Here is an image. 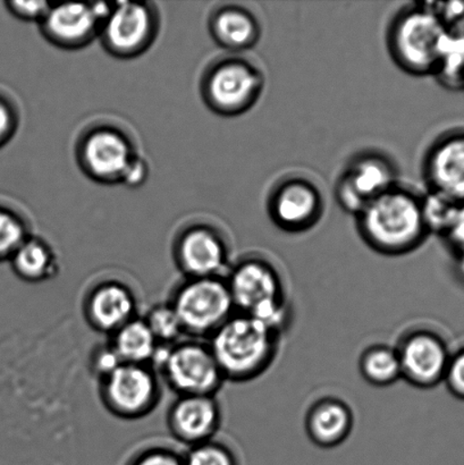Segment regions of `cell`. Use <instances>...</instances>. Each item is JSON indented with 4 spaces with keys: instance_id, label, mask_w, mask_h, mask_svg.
Wrapping results in <instances>:
<instances>
[{
    "instance_id": "cell-27",
    "label": "cell",
    "mask_w": 464,
    "mask_h": 465,
    "mask_svg": "<svg viewBox=\"0 0 464 465\" xmlns=\"http://www.w3.org/2000/svg\"><path fill=\"white\" fill-rule=\"evenodd\" d=\"M29 236L25 223L20 217L0 208V262H9Z\"/></svg>"
},
{
    "instance_id": "cell-21",
    "label": "cell",
    "mask_w": 464,
    "mask_h": 465,
    "mask_svg": "<svg viewBox=\"0 0 464 465\" xmlns=\"http://www.w3.org/2000/svg\"><path fill=\"white\" fill-rule=\"evenodd\" d=\"M9 263L14 275L27 284L52 282L61 272V262L53 246L47 241L31 235L9 259Z\"/></svg>"
},
{
    "instance_id": "cell-15",
    "label": "cell",
    "mask_w": 464,
    "mask_h": 465,
    "mask_svg": "<svg viewBox=\"0 0 464 465\" xmlns=\"http://www.w3.org/2000/svg\"><path fill=\"white\" fill-rule=\"evenodd\" d=\"M154 22L153 9L148 4L115 3L102 27L104 43L117 56H134L152 43Z\"/></svg>"
},
{
    "instance_id": "cell-32",
    "label": "cell",
    "mask_w": 464,
    "mask_h": 465,
    "mask_svg": "<svg viewBox=\"0 0 464 465\" xmlns=\"http://www.w3.org/2000/svg\"><path fill=\"white\" fill-rule=\"evenodd\" d=\"M444 237L459 253L464 252V203L459 204L456 217Z\"/></svg>"
},
{
    "instance_id": "cell-7",
    "label": "cell",
    "mask_w": 464,
    "mask_h": 465,
    "mask_svg": "<svg viewBox=\"0 0 464 465\" xmlns=\"http://www.w3.org/2000/svg\"><path fill=\"white\" fill-rule=\"evenodd\" d=\"M266 75L256 62L235 54L213 64L203 81V95L213 112L224 116L247 113L261 99Z\"/></svg>"
},
{
    "instance_id": "cell-8",
    "label": "cell",
    "mask_w": 464,
    "mask_h": 465,
    "mask_svg": "<svg viewBox=\"0 0 464 465\" xmlns=\"http://www.w3.org/2000/svg\"><path fill=\"white\" fill-rule=\"evenodd\" d=\"M81 312L90 330L106 337L143 314L135 286L116 275L89 282L82 295Z\"/></svg>"
},
{
    "instance_id": "cell-20",
    "label": "cell",
    "mask_w": 464,
    "mask_h": 465,
    "mask_svg": "<svg viewBox=\"0 0 464 465\" xmlns=\"http://www.w3.org/2000/svg\"><path fill=\"white\" fill-rule=\"evenodd\" d=\"M354 418L351 408L342 400L324 398L309 408L306 431L309 440L321 449L342 445L351 435Z\"/></svg>"
},
{
    "instance_id": "cell-26",
    "label": "cell",
    "mask_w": 464,
    "mask_h": 465,
    "mask_svg": "<svg viewBox=\"0 0 464 465\" xmlns=\"http://www.w3.org/2000/svg\"><path fill=\"white\" fill-rule=\"evenodd\" d=\"M183 459L184 465H240L234 450L217 437L185 449Z\"/></svg>"
},
{
    "instance_id": "cell-33",
    "label": "cell",
    "mask_w": 464,
    "mask_h": 465,
    "mask_svg": "<svg viewBox=\"0 0 464 465\" xmlns=\"http://www.w3.org/2000/svg\"><path fill=\"white\" fill-rule=\"evenodd\" d=\"M147 175V163H145L143 158L136 154V156L132 159L129 167L126 168L121 182L129 186H139L143 183Z\"/></svg>"
},
{
    "instance_id": "cell-31",
    "label": "cell",
    "mask_w": 464,
    "mask_h": 465,
    "mask_svg": "<svg viewBox=\"0 0 464 465\" xmlns=\"http://www.w3.org/2000/svg\"><path fill=\"white\" fill-rule=\"evenodd\" d=\"M444 381L454 395L464 399V351L449 359Z\"/></svg>"
},
{
    "instance_id": "cell-2",
    "label": "cell",
    "mask_w": 464,
    "mask_h": 465,
    "mask_svg": "<svg viewBox=\"0 0 464 465\" xmlns=\"http://www.w3.org/2000/svg\"><path fill=\"white\" fill-rule=\"evenodd\" d=\"M280 337L249 314L235 312L207 341L225 381L248 382L274 362Z\"/></svg>"
},
{
    "instance_id": "cell-5",
    "label": "cell",
    "mask_w": 464,
    "mask_h": 465,
    "mask_svg": "<svg viewBox=\"0 0 464 465\" xmlns=\"http://www.w3.org/2000/svg\"><path fill=\"white\" fill-rule=\"evenodd\" d=\"M153 367L176 396H217L225 382L207 341L185 337L171 346H161Z\"/></svg>"
},
{
    "instance_id": "cell-1",
    "label": "cell",
    "mask_w": 464,
    "mask_h": 465,
    "mask_svg": "<svg viewBox=\"0 0 464 465\" xmlns=\"http://www.w3.org/2000/svg\"><path fill=\"white\" fill-rule=\"evenodd\" d=\"M356 218L363 242L390 257L413 252L429 235L422 220L421 194L400 183L372 200Z\"/></svg>"
},
{
    "instance_id": "cell-17",
    "label": "cell",
    "mask_w": 464,
    "mask_h": 465,
    "mask_svg": "<svg viewBox=\"0 0 464 465\" xmlns=\"http://www.w3.org/2000/svg\"><path fill=\"white\" fill-rule=\"evenodd\" d=\"M136 156L126 136L111 127L90 132L81 144V163L94 180L121 182L132 159Z\"/></svg>"
},
{
    "instance_id": "cell-30",
    "label": "cell",
    "mask_w": 464,
    "mask_h": 465,
    "mask_svg": "<svg viewBox=\"0 0 464 465\" xmlns=\"http://www.w3.org/2000/svg\"><path fill=\"white\" fill-rule=\"evenodd\" d=\"M9 12L21 20L43 22L50 9L47 2H11L7 3Z\"/></svg>"
},
{
    "instance_id": "cell-25",
    "label": "cell",
    "mask_w": 464,
    "mask_h": 465,
    "mask_svg": "<svg viewBox=\"0 0 464 465\" xmlns=\"http://www.w3.org/2000/svg\"><path fill=\"white\" fill-rule=\"evenodd\" d=\"M459 204L445 195L429 191L421 194V213L429 234L444 236L451 227Z\"/></svg>"
},
{
    "instance_id": "cell-12",
    "label": "cell",
    "mask_w": 464,
    "mask_h": 465,
    "mask_svg": "<svg viewBox=\"0 0 464 465\" xmlns=\"http://www.w3.org/2000/svg\"><path fill=\"white\" fill-rule=\"evenodd\" d=\"M183 277H225L232 264L226 236L216 227L195 225L177 237L173 249Z\"/></svg>"
},
{
    "instance_id": "cell-35",
    "label": "cell",
    "mask_w": 464,
    "mask_h": 465,
    "mask_svg": "<svg viewBox=\"0 0 464 465\" xmlns=\"http://www.w3.org/2000/svg\"><path fill=\"white\" fill-rule=\"evenodd\" d=\"M458 271L459 273H460V275L464 278V252L459 253Z\"/></svg>"
},
{
    "instance_id": "cell-24",
    "label": "cell",
    "mask_w": 464,
    "mask_h": 465,
    "mask_svg": "<svg viewBox=\"0 0 464 465\" xmlns=\"http://www.w3.org/2000/svg\"><path fill=\"white\" fill-rule=\"evenodd\" d=\"M141 317L159 345L171 346L185 339L180 319L168 301L154 303Z\"/></svg>"
},
{
    "instance_id": "cell-3",
    "label": "cell",
    "mask_w": 464,
    "mask_h": 465,
    "mask_svg": "<svg viewBox=\"0 0 464 465\" xmlns=\"http://www.w3.org/2000/svg\"><path fill=\"white\" fill-rule=\"evenodd\" d=\"M447 35L429 3H412L390 20L386 43L402 71L415 76L434 75Z\"/></svg>"
},
{
    "instance_id": "cell-19",
    "label": "cell",
    "mask_w": 464,
    "mask_h": 465,
    "mask_svg": "<svg viewBox=\"0 0 464 465\" xmlns=\"http://www.w3.org/2000/svg\"><path fill=\"white\" fill-rule=\"evenodd\" d=\"M212 38L221 47L241 54L256 47L262 38L261 21L252 9L242 5H224L211 18Z\"/></svg>"
},
{
    "instance_id": "cell-10",
    "label": "cell",
    "mask_w": 464,
    "mask_h": 465,
    "mask_svg": "<svg viewBox=\"0 0 464 465\" xmlns=\"http://www.w3.org/2000/svg\"><path fill=\"white\" fill-rule=\"evenodd\" d=\"M325 198L320 185L306 175H288L277 182L267 200V212L280 230L307 232L321 222Z\"/></svg>"
},
{
    "instance_id": "cell-29",
    "label": "cell",
    "mask_w": 464,
    "mask_h": 465,
    "mask_svg": "<svg viewBox=\"0 0 464 465\" xmlns=\"http://www.w3.org/2000/svg\"><path fill=\"white\" fill-rule=\"evenodd\" d=\"M121 363L111 344L106 341L104 343L95 345L90 351L86 366H88L90 375L97 381L111 373Z\"/></svg>"
},
{
    "instance_id": "cell-23",
    "label": "cell",
    "mask_w": 464,
    "mask_h": 465,
    "mask_svg": "<svg viewBox=\"0 0 464 465\" xmlns=\"http://www.w3.org/2000/svg\"><path fill=\"white\" fill-rule=\"evenodd\" d=\"M359 369L368 384L388 387L402 380L398 351L388 345H372L363 351Z\"/></svg>"
},
{
    "instance_id": "cell-4",
    "label": "cell",
    "mask_w": 464,
    "mask_h": 465,
    "mask_svg": "<svg viewBox=\"0 0 464 465\" xmlns=\"http://www.w3.org/2000/svg\"><path fill=\"white\" fill-rule=\"evenodd\" d=\"M167 301L189 339L208 341L236 312L224 277H183Z\"/></svg>"
},
{
    "instance_id": "cell-16",
    "label": "cell",
    "mask_w": 464,
    "mask_h": 465,
    "mask_svg": "<svg viewBox=\"0 0 464 465\" xmlns=\"http://www.w3.org/2000/svg\"><path fill=\"white\" fill-rule=\"evenodd\" d=\"M424 176L429 191L464 203V130L439 136L427 152Z\"/></svg>"
},
{
    "instance_id": "cell-9",
    "label": "cell",
    "mask_w": 464,
    "mask_h": 465,
    "mask_svg": "<svg viewBox=\"0 0 464 465\" xmlns=\"http://www.w3.org/2000/svg\"><path fill=\"white\" fill-rule=\"evenodd\" d=\"M399 183V170L392 158L374 150L363 152L350 161L336 182V202L357 217L368 203Z\"/></svg>"
},
{
    "instance_id": "cell-11",
    "label": "cell",
    "mask_w": 464,
    "mask_h": 465,
    "mask_svg": "<svg viewBox=\"0 0 464 465\" xmlns=\"http://www.w3.org/2000/svg\"><path fill=\"white\" fill-rule=\"evenodd\" d=\"M224 278L236 312L252 314L263 304L286 299L280 272L262 255H245L232 262Z\"/></svg>"
},
{
    "instance_id": "cell-28",
    "label": "cell",
    "mask_w": 464,
    "mask_h": 465,
    "mask_svg": "<svg viewBox=\"0 0 464 465\" xmlns=\"http://www.w3.org/2000/svg\"><path fill=\"white\" fill-rule=\"evenodd\" d=\"M126 465H184L183 452L161 441H152L141 445Z\"/></svg>"
},
{
    "instance_id": "cell-14",
    "label": "cell",
    "mask_w": 464,
    "mask_h": 465,
    "mask_svg": "<svg viewBox=\"0 0 464 465\" xmlns=\"http://www.w3.org/2000/svg\"><path fill=\"white\" fill-rule=\"evenodd\" d=\"M222 412L217 396H176L166 414L170 436L185 449L217 437L221 430Z\"/></svg>"
},
{
    "instance_id": "cell-22",
    "label": "cell",
    "mask_w": 464,
    "mask_h": 465,
    "mask_svg": "<svg viewBox=\"0 0 464 465\" xmlns=\"http://www.w3.org/2000/svg\"><path fill=\"white\" fill-rule=\"evenodd\" d=\"M107 341L122 363L153 366L162 346L141 316L118 328Z\"/></svg>"
},
{
    "instance_id": "cell-18",
    "label": "cell",
    "mask_w": 464,
    "mask_h": 465,
    "mask_svg": "<svg viewBox=\"0 0 464 465\" xmlns=\"http://www.w3.org/2000/svg\"><path fill=\"white\" fill-rule=\"evenodd\" d=\"M41 26L49 40L65 48H76L88 44L102 29L91 4L50 6Z\"/></svg>"
},
{
    "instance_id": "cell-13",
    "label": "cell",
    "mask_w": 464,
    "mask_h": 465,
    "mask_svg": "<svg viewBox=\"0 0 464 465\" xmlns=\"http://www.w3.org/2000/svg\"><path fill=\"white\" fill-rule=\"evenodd\" d=\"M402 380L417 389H433L444 381L449 362L447 345L434 332L418 330L404 335L397 348Z\"/></svg>"
},
{
    "instance_id": "cell-6",
    "label": "cell",
    "mask_w": 464,
    "mask_h": 465,
    "mask_svg": "<svg viewBox=\"0 0 464 465\" xmlns=\"http://www.w3.org/2000/svg\"><path fill=\"white\" fill-rule=\"evenodd\" d=\"M163 381L149 364L121 363L97 381L100 403L113 417L125 421L147 418L163 399Z\"/></svg>"
},
{
    "instance_id": "cell-34",
    "label": "cell",
    "mask_w": 464,
    "mask_h": 465,
    "mask_svg": "<svg viewBox=\"0 0 464 465\" xmlns=\"http://www.w3.org/2000/svg\"><path fill=\"white\" fill-rule=\"evenodd\" d=\"M16 127V116L7 102L0 99V145L11 138Z\"/></svg>"
}]
</instances>
